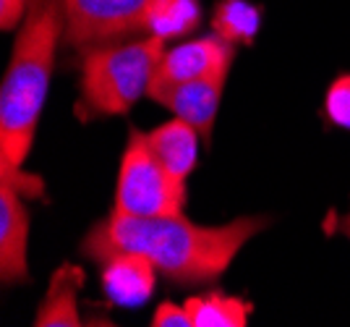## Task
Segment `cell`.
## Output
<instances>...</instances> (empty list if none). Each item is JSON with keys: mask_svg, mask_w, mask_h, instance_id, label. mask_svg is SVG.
<instances>
[{"mask_svg": "<svg viewBox=\"0 0 350 327\" xmlns=\"http://www.w3.org/2000/svg\"><path fill=\"white\" fill-rule=\"evenodd\" d=\"M269 225L264 215H243L225 225H196L180 215L131 218L110 212L79 244L84 259L100 262L116 254H139L178 285H204L222 278L238 252Z\"/></svg>", "mask_w": 350, "mask_h": 327, "instance_id": "1", "label": "cell"}, {"mask_svg": "<svg viewBox=\"0 0 350 327\" xmlns=\"http://www.w3.org/2000/svg\"><path fill=\"white\" fill-rule=\"evenodd\" d=\"M63 24V0H29L0 84V170H24L42 118Z\"/></svg>", "mask_w": 350, "mask_h": 327, "instance_id": "2", "label": "cell"}, {"mask_svg": "<svg viewBox=\"0 0 350 327\" xmlns=\"http://www.w3.org/2000/svg\"><path fill=\"white\" fill-rule=\"evenodd\" d=\"M162 55L165 40L152 34L123 45L84 50L76 118L94 120L129 113L144 94H149Z\"/></svg>", "mask_w": 350, "mask_h": 327, "instance_id": "3", "label": "cell"}, {"mask_svg": "<svg viewBox=\"0 0 350 327\" xmlns=\"http://www.w3.org/2000/svg\"><path fill=\"white\" fill-rule=\"evenodd\" d=\"M189 199L186 179H178L149 149L146 134L131 129L116 183L113 212L131 218L180 215Z\"/></svg>", "mask_w": 350, "mask_h": 327, "instance_id": "4", "label": "cell"}, {"mask_svg": "<svg viewBox=\"0 0 350 327\" xmlns=\"http://www.w3.org/2000/svg\"><path fill=\"white\" fill-rule=\"evenodd\" d=\"M152 0H63V40L76 50L116 42L144 29Z\"/></svg>", "mask_w": 350, "mask_h": 327, "instance_id": "5", "label": "cell"}, {"mask_svg": "<svg viewBox=\"0 0 350 327\" xmlns=\"http://www.w3.org/2000/svg\"><path fill=\"white\" fill-rule=\"evenodd\" d=\"M230 66L233 63H225L212 74L202 76V79H191V81H180V84H152L146 97L165 105L175 118L189 120L209 144L219 113V103L225 94V84L230 76Z\"/></svg>", "mask_w": 350, "mask_h": 327, "instance_id": "6", "label": "cell"}, {"mask_svg": "<svg viewBox=\"0 0 350 327\" xmlns=\"http://www.w3.org/2000/svg\"><path fill=\"white\" fill-rule=\"evenodd\" d=\"M29 244V212L24 207V194L0 181V280L3 285L29 280L27 262Z\"/></svg>", "mask_w": 350, "mask_h": 327, "instance_id": "7", "label": "cell"}, {"mask_svg": "<svg viewBox=\"0 0 350 327\" xmlns=\"http://www.w3.org/2000/svg\"><path fill=\"white\" fill-rule=\"evenodd\" d=\"M233 58L235 45L219 40L212 31L209 37H199V40L165 50L152 84H180V81H191V79H202V76L217 71L219 66L233 63Z\"/></svg>", "mask_w": 350, "mask_h": 327, "instance_id": "8", "label": "cell"}, {"mask_svg": "<svg viewBox=\"0 0 350 327\" xmlns=\"http://www.w3.org/2000/svg\"><path fill=\"white\" fill-rule=\"evenodd\" d=\"M100 280L105 296L113 304L133 309L149 301V296L154 293L157 267L139 254H116L103 262Z\"/></svg>", "mask_w": 350, "mask_h": 327, "instance_id": "9", "label": "cell"}, {"mask_svg": "<svg viewBox=\"0 0 350 327\" xmlns=\"http://www.w3.org/2000/svg\"><path fill=\"white\" fill-rule=\"evenodd\" d=\"M84 285V270L79 265H63L53 272L47 293L34 314L37 327H79V291Z\"/></svg>", "mask_w": 350, "mask_h": 327, "instance_id": "10", "label": "cell"}, {"mask_svg": "<svg viewBox=\"0 0 350 327\" xmlns=\"http://www.w3.org/2000/svg\"><path fill=\"white\" fill-rule=\"evenodd\" d=\"M199 136L202 134L189 120L173 118L152 129L146 134V142H149V149L157 155V160L170 173H175L178 179H189L199 163Z\"/></svg>", "mask_w": 350, "mask_h": 327, "instance_id": "11", "label": "cell"}, {"mask_svg": "<svg viewBox=\"0 0 350 327\" xmlns=\"http://www.w3.org/2000/svg\"><path fill=\"white\" fill-rule=\"evenodd\" d=\"M191 314V327H246L251 319V301L230 293H204L186 301Z\"/></svg>", "mask_w": 350, "mask_h": 327, "instance_id": "12", "label": "cell"}, {"mask_svg": "<svg viewBox=\"0 0 350 327\" xmlns=\"http://www.w3.org/2000/svg\"><path fill=\"white\" fill-rule=\"evenodd\" d=\"M199 24H202L199 0H152L146 11L144 31L167 42L191 34Z\"/></svg>", "mask_w": 350, "mask_h": 327, "instance_id": "13", "label": "cell"}, {"mask_svg": "<svg viewBox=\"0 0 350 327\" xmlns=\"http://www.w3.org/2000/svg\"><path fill=\"white\" fill-rule=\"evenodd\" d=\"M262 29V8L251 0H219L212 14V31L230 45H251Z\"/></svg>", "mask_w": 350, "mask_h": 327, "instance_id": "14", "label": "cell"}, {"mask_svg": "<svg viewBox=\"0 0 350 327\" xmlns=\"http://www.w3.org/2000/svg\"><path fill=\"white\" fill-rule=\"evenodd\" d=\"M324 113L337 129L350 131V74L337 76L324 97Z\"/></svg>", "mask_w": 350, "mask_h": 327, "instance_id": "15", "label": "cell"}, {"mask_svg": "<svg viewBox=\"0 0 350 327\" xmlns=\"http://www.w3.org/2000/svg\"><path fill=\"white\" fill-rule=\"evenodd\" d=\"M152 327H191V314L186 304H173V301H162L152 314Z\"/></svg>", "mask_w": 350, "mask_h": 327, "instance_id": "16", "label": "cell"}, {"mask_svg": "<svg viewBox=\"0 0 350 327\" xmlns=\"http://www.w3.org/2000/svg\"><path fill=\"white\" fill-rule=\"evenodd\" d=\"M29 11V0H0V27L3 31L18 29Z\"/></svg>", "mask_w": 350, "mask_h": 327, "instance_id": "17", "label": "cell"}, {"mask_svg": "<svg viewBox=\"0 0 350 327\" xmlns=\"http://www.w3.org/2000/svg\"><path fill=\"white\" fill-rule=\"evenodd\" d=\"M340 231H342V233L350 238V212L345 215V218H342V220H340Z\"/></svg>", "mask_w": 350, "mask_h": 327, "instance_id": "18", "label": "cell"}]
</instances>
